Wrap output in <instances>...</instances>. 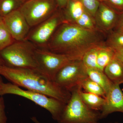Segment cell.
Returning <instances> with one entry per match:
<instances>
[{
    "mask_svg": "<svg viewBox=\"0 0 123 123\" xmlns=\"http://www.w3.org/2000/svg\"><path fill=\"white\" fill-rule=\"evenodd\" d=\"M107 36L97 29H85L64 21L56 29L46 49L66 55L72 60H81L91 48L104 44Z\"/></svg>",
    "mask_w": 123,
    "mask_h": 123,
    "instance_id": "6da1fadb",
    "label": "cell"
},
{
    "mask_svg": "<svg viewBox=\"0 0 123 123\" xmlns=\"http://www.w3.org/2000/svg\"><path fill=\"white\" fill-rule=\"evenodd\" d=\"M0 75L11 83L54 98L66 104L71 93L58 86L37 69L17 68L0 65Z\"/></svg>",
    "mask_w": 123,
    "mask_h": 123,
    "instance_id": "7a4b0ae2",
    "label": "cell"
},
{
    "mask_svg": "<svg viewBox=\"0 0 123 123\" xmlns=\"http://www.w3.org/2000/svg\"><path fill=\"white\" fill-rule=\"evenodd\" d=\"M36 47L27 40L15 42L0 51L5 65L17 68L37 69Z\"/></svg>",
    "mask_w": 123,
    "mask_h": 123,
    "instance_id": "3957f363",
    "label": "cell"
},
{
    "mask_svg": "<svg viewBox=\"0 0 123 123\" xmlns=\"http://www.w3.org/2000/svg\"><path fill=\"white\" fill-rule=\"evenodd\" d=\"M81 86L71 91L70 99L65 106L57 122L59 123H97L101 113L91 110L84 103L80 94Z\"/></svg>",
    "mask_w": 123,
    "mask_h": 123,
    "instance_id": "277c9868",
    "label": "cell"
},
{
    "mask_svg": "<svg viewBox=\"0 0 123 123\" xmlns=\"http://www.w3.org/2000/svg\"><path fill=\"white\" fill-rule=\"evenodd\" d=\"M10 94L15 95L31 100L47 110L50 113L52 118L58 121L66 104L54 98L48 97L41 93L24 90L18 86L12 83L3 82L0 95Z\"/></svg>",
    "mask_w": 123,
    "mask_h": 123,
    "instance_id": "5b68a950",
    "label": "cell"
},
{
    "mask_svg": "<svg viewBox=\"0 0 123 123\" xmlns=\"http://www.w3.org/2000/svg\"><path fill=\"white\" fill-rule=\"evenodd\" d=\"M59 8L55 0H27L19 10L33 28L50 17Z\"/></svg>",
    "mask_w": 123,
    "mask_h": 123,
    "instance_id": "8992f818",
    "label": "cell"
},
{
    "mask_svg": "<svg viewBox=\"0 0 123 123\" xmlns=\"http://www.w3.org/2000/svg\"><path fill=\"white\" fill-rule=\"evenodd\" d=\"M64 21L62 9L59 8L50 17L33 27L26 40L36 47L46 49L56 29Z\"/></svg>",
    "mask_w": 123,
    "mask_h": 123,
    "instance_id": "52a82bcc",
    "label": "cell"
},
{
    "mask_svg": "<svg viewBox=\"0 0 123 123\" xmlns=\"http://www.w3.org/2000/svg\"><path fill=\"white\" fill-rule=\"evenodd\" d=\"M88 77L86 68L81 60L71 61L57 72L54 81L61 88L70 92L77 87L81 86Z\"/></svg>",
    "mask_w": 123,
    "mask_h": 123,
    "instance_id": "ba28073f",
    "label": "cell"
},
{
    "mask_svg": "<svg viewBox=\"0 0 123 123\" xmlns=\"http://www.w3.org/2000/svg\"><path fill=\"white\" fill-rule=\"evenodd\" d=\"M35 54L38 70L53 81L59 70L72 61L66 55L54 53L45 48H37Z\"/></svg>",
    "mask_w": 123,
    "mask_h": 123,
    "instance_id": "9c48e42d",
    "label": "cell"
},
{
    "mask_svg": "<svg viewBox=\"0 0 123 123\" xmlns=\"http://www.w3.org/2000/svg\"><path fill=\"white\" fill-rule=\"evenodd\" d=\"M3 22L15 41L26 39L31 27L19 9L3 18Z\"/></svg>",
    "mask_w": 123,
    "mask_h": 123,
    "instance_id": "30bf717a",
    "label": "cell"
},
{
    "mask_svg": "<svg viewBox=\"0 0 123 123\" xmlns=\"http://www.w3.org/2000/svg\"><path fill=\"white\" fill-rule=\"evenodd\" d=\"M119 14L104 2H100L94 17L96 29L107 35L116 27Z\"/></svg>",
    "mask_w": 123,
    "mask_h": 123,
    "instance_id": "8fae6325",
    "label": "cell"
},
{
    "mask_svg": "<svg viewBox=\"0 0 123 123\" xmlns=\"http://www.w3.org/2000/svg\"><path fill=\"white\" fill-rule=\"evenodd\" d=\"M105 104L101 111V119L114 112L123 113V92L120 85L113 84L106 95Z\"/></svg>",
    "mask_w": 123,
    "mask_h": 123,
    "instance_id": "7c38bea8",
    "label": "cell"
},
{
    "mask_svg": "<svg viewBox=\"0 0 123 123\" xmlns=\"http://www.w3.org/2000/svg\"><path fill=\"white\" fill-rule=\"evenodd\" d=\"M64 22L75 24L86 11L79 0H68L64 8L62 9Z\"/></svg>",
    "mask_w": 123,
    "mask_h": 123,
    "instance_id": "4fadbf2b",
    "label": "cell"
},
{
    "mask_svg": "<svg viewBox=\"0 0 123 123\" xmlns=\"http://www.w3.org/2000/svg\"><path fill=\"white\" fill-rule=\"evenodd\" d=\"M104 72L113 84H123V63L116 57L106 66Z\"/></svg>",
    "mask_w": 123,
    "mask_h": 123,
    "instance_id": "5bb4252c",
    "label": "cell"
},
{
    "mask_svg": "<svg viewBox=\"0 0 123 123\" xmlns=\"http://www.w3.org/2000/svg\"><path fill=\"white\" fill-rule=\"evenodd\" d=\"M88 77L99 85L103 89L106 95L108 93L113 84L108 79L102 70L98 69H86Z\"/></svg>",
    "mask_w": 123,
    "mask_h": 123,
    "instance_id": "9a60e30c",
    "label": "cell"
},
{
    "mask_svg": "<svg viewBox=\"0 0 123 123\" xmlns=\"http://www.w3.org/2000/svg\"><path fill=\"white\" fill-rule=\"evenodd\" d=\"M80 94L82 99L91 110L98 111H102L105 102L103 97L94 94L84 92L80 90Z\"/></svg>",
    "mask_w": 123,
    "mask_h": 123,
    "instance_id": "2e32d148",
    "label": "cell"
},
{
    "mask_svg": "<svg viewBox=\"0 0 123 123\" xmlns=\"http://www.w3.org/2000/svg\"><path fill=\"white\" fill-rule=\"evenodd\" d=\"M114 50L105 44L99 47L97 65L99 69L104 71V69L115 57Z\"/></svg>",
    "mask_w": 123,
    "mask_h": 123,
    "instance_id": "e0dca14e",
    "label": "cell"
},
{
    "mask_svg": "<svg viewBox=\"0 0 123 123\" xmlns=\"http://www.w3.org/2000/svg\"><path fill=\"white\" fill-rule=\"evenodd\" d=\"M105 44L113 50L123 48V31L116 29L111 31L107 36Z\"/></svg>",
    "mask_w": 123,
    "mask_h": 123,
    "instance_id": "ac0fdd59",
    "label": "cell"
},
{
    "mask_svg": "<svg viewBox=\"0 0 123 123\" xmlns=\"http://www.w3.org/2000/svg\"><path fill=\"white\" fill-rule=\"evenodd\" d=\"M103 44L91 48L84 54L81 60L86 68L98 69L97 65V56L99 47Z\"/></svg>",
    "mask_w": 123,
    "mask_h": 123,
    "instance_id": "d6986e66",
    "label": "cell"
},
{
    "mask_svg": "<svg viewBox=\"0 0 123 123\" xmlns=\"http://www.w3.org/2000/svg\"><path fill=\"white\" fill-rule=\"evenodd\" d=\"M24 2L22 0H0V15L4 17L19 9Z\"/></svg>",
    "mask_w": 123,
    "mask_h": 123,
    "instance_id": "ffe728a7",
    "label": "cell"
},
{
    "mask_svg": "<svg viewBox=\"0 0 123 123\" xmlns=\"http://www.w3.org/2000/svg\"><path fill=\"white\" fill-rule=\"evenodd\" d=\"M81 87L85 92L96 94L105 98V93L103 89L88 77L83 82Z\"/></svg>",
    "mask_w": 123,
    "mask_h": 123,
    "instance_id": "44dd1931",
    "label": "cell"
},
{
    "mask_svg": "<svg viewBox=\"0 0 123 123\" xmlns=\"http://www.w3.org/2000/svg\"><path fill=\"white\" fill-rule=\"evenodd\" d=\"M15 41L3 20L0 22V51L4 49Z\"/></svg>",
    "mask_w": 123,
    "mask_h": 123,
    "instance_id": "7402d4cb",
    "label": "cell"
},
{
    "mask_svg": "<svg viewBox=\"0 0 123 123\" xmlns=\"http://www.w3.org/2000/svg\"><path fill=\"white\" fill-rule=\"evenodd\" d=\"M75 24L85 29H97L94 18L86 11Z\"/></svg>",
    "mask_w": 123,
    "mask_h": 123,
    "instance_id": "603a6c76",
    "label": "cell"
},
{
    "mask_svg": "<svg viewBox=\"0 0 123 123\" xmlns=\"http://www.w3.org/2000/svg\"><path fill=\"white\" fill-rule=\"evenodd\" d=\"M86 12L94 17L100 2L97 0H79Z\"/></svg>",
    "mask_w": 123,
    "mask_h": 123,
    "instance_id": "cb8c5ba5",
    "label": "cell"
},
{
    "mask_svg": "<svg viewBox=\"0 0 123 123\" xmlns=\"http://www.w3.org/2000/svg\"><path fill=\"white\" fill-rule=\"evenodd\" d=\"M103 2L119 14L123 12V0H105Z\"/></svg>",
    "mask_w": 123,
    "mask_h": 123,
    "instance_id": "d4e9b609",
    "label": "cell"
},
{
    "mask_svg": "<svg viewBox=\"0 0 123 123\" xmlns=\"http://www.w3.org/2000/svg\"><path fill=\"white\" fill-rule=\"evenodd\" d=\"M5 109L4 100L1 96L0 97V123H7V118Z\"/></svg>",
    "mask_w": 123,
    "mask_h": 123,
    "instance_id": "484cf974",
    "label": "cell"
},
{
    "mask_svg": "<svg viewBox=\"0 0 123 123\" xmlns=\"http://www.w3.org/2000/svg\"><path fill=\"white\" fill-rule=\"evenodd\" d=\"M114 50L115 57L123 63V48Z\"/></svg>",
    "mask_w": 123,
    "mask_h": 123,
    "instance_id": "4316f807",
    "label": "cell"
},
{
    "mask_svg": "<svg viewBox=\"0 0 123 123\" xmlns=\"http://www.w3.org/2000/svg\"><path fill=\"white\" fill-rule=\"evenodd\" d=\"M123 26V12L119 14L118 19L116 27L114 30L117 29Z\"/></svg>",
    "mask_w": 123,
    "mask_h": 123,
    "instance_id": "83f0119b",
    "label": "cell"
},
{
    "mask_svg": "<svg viewBox=\"0 0 123 123\" xmlns=\"http://www.w3.org/2000/svg\"><path fill=\"white\" fill-rule=\"evenodd\" d=\"M59 8L60 9L64 8L68 3V0H55Z\"/></svg>",
    "mask_w": 123,
    "mask_h": 123,
    "instance_id": "f1b7e54d",
    "label": "cell"
},
{
    "mask_svg": "<svg viewBox=\"0 0 123 123\" xmlns=\"http://www.w3.org/2000/svg\"><path fill=\"white\" fill-rule=\"evenodd\" d=\"M31 120H32V121H33V122H34L35 123H40V122H39L38 120L37 119V118H36V117H33L31 118ZM97 123H98V122ZM117 123V122H115V123Z\"/></svg>",
    "mask_w": 123,
    "mask_h": 123,
    "instance_id": "f546056e",
    "label": "cell"
},
{
    "mask_svg": "<svg viewBox=\"0 0 123 123\" xmlns=\"http://www.w3.org/2000/svg\"><path fill=\"white\" fill-rule=\"evenodd\" d=\"M1 76L0 75V93L1 90V86H2V84L3 83V80L2 77H1Z\"/></svg>",
    "mask_w": 123,
    "mask_h": 123,
    "instance_id": "4dcf8cb0",
    "label": "cell"
},
{
    "mask_svg": "<svg viewBox=\"0 0 123 123\" xmlns=\"http://www.w3.org/2000/svg\"><path fill=\"white\" fill-rule=\"evenodd\" d=\"M4 65V64L1 57H0V65Z\"/></svg>",
    "mask_w": 123,
    "mask_h": 123,
    "instance_id": "1f68e13d",
    "label": "cell"
},
{
    "mask_svg": "<svg viewBox=\"0 0 123 123\" xmlns=\"http://www.w3.org/2000/svg\"><path fill=\"white\" fill-rule=\"evenodd\" d=\"M3 20V18L2 17V16L0 15V22L1 21Z\"/></svg>",
    "mask_w": 123,
    "mask_h": 123,
    "instance_id": "d6a6232c",
    "label": "cell"
},
{
    "mask_svg": "<svg viewBox=\"0 0 123 123\" xmlns=\"http://www.w3.org/2000/svg\"><path fill=\"white\" fill-rule=\"evenodd\" d=\"M98 1V2H103L104 1H105V0H97Z\"/></svg>",
    "mask_w": 123,
    "mask_h": 123,
    "instance_id": "836d02e7",
    "label": "cell"
},
{
    "mask_svg": "<svg viewBox=\"0 0 123 123\" xmlns=\"http://www.w3.org/2000/svg\"><path fill=\"white\" fill-rule=\"evenodd\" d=\"M118 29V30H120L123 31V26L122 27H120V28H119V29ZM115 30H116V29H115Z\"/></svg>",
    "mask_w": 123,
    "mask_h": 123,
    "instance_id": "e575fe53",
    "label": "cell"
},
{
    "mask_svg": "<svg viewBox=\"0 0 123 123\" xmlns=\"http://www.w3.org/2000/svg\"><path fill=\"white\" fill-rule=\"evenodd\" d=\"M22 0L23 1V2H25V1H26L27 0Z\"/></svg>",
    "mask_w": 123,
    "mask_h": 123,
    "instance_id": "d590c367",
    "label": "cell"
}]
</instances>
